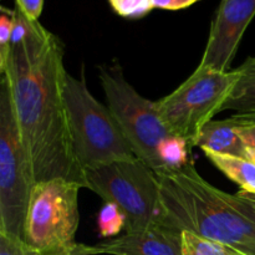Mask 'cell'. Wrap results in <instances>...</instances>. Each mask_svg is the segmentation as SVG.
<instances>
[{"label": "cell", "instance_id": "obj_1", "mask_svg": "<svg viewBox=\"0 0 255 255\" xmlns=\"http://www.w3.org/2000/svg\"><path fill=\"white\" fill-rule=\"evenodd\" d=\"M14 11L10 54L0 76L9 84L35 181L65 178L86 188L70 131L61 40L17 6Z\"/></svg>", "mask_w": 255, "mask_h": 255}, {"label": "cell", "instance_id": "obj_2", "mask_svg": "<svg viewBox=\"0 0 255 255\" xmlns=\"http://www.w3.org/2000/svg\"><path fill=\"white\" fill-rule=\"evenodd\" d=\"M157 177L169 227L255 255V212L241 197L208 183L192 161Z\"/></svg>", "mask_w": 255, "mask_h": 255}, {"label": "cell", "instance_id": "obj_3", "mask_svg": "<svg viewBox=\"0 0 255 255\" xmlns=\"http://www.w3.org/2000/svg\"><path fill=\"white\" fill-rule=\"evenodd\" d=\"M65 100L74 151L84 171L136 158L119 122L90 92L84 76L77 79L67 72Z\"/></svg>", "mask_w": 255, "mask_h": 255}, {"label": "cell", "instance_id": "obj_4", "mask_svg": "<svg viewBox=\"0 0 255 255\" xmlns=\"http://www.w3.org/2000/svg\"><path fill=\"white\" fill-rule=\"evenodd\" d=\"M85 178L87 189L121 208L127 219L126 232L168 226L158 177L137 157L87 169Z\"/></svg>", "mask_w": 255, "mask_h": 255}, {"label": "cell", "instance_id": "obj_5", "mask_svg": "<svg viewBox=\"0 0 255 255\" xmlns=\"http://www.w3.org/2000/svg\"><path fill=\"white\" fill-rule=\"evenodd\" d=\"M81 184L65 178L36 182L24 221V242L40 255H70L76 249Z\"/></svg>", "mask_w": 255, "mask_h": 255}, {"label": "cell", "instance_id": "obj_6", "mask_svg": "<svg viewBox=\"0 0 255 255\" xmlns=\"http://www.w3.org/2000/svg\"><path fill=\"white\" fill-rule=\"evenodd\" d=\"M237 79V69L219 71L198 65L173 92L154 101V106L167 129L193 148L204 126L222 112Z\"/></svg>", "mask_w": 255, "mask_h": 255}, {"label": "cell", "instance_id": "obj_7", "mask_svg": "<svg viewBox=\"0 0 255 255\" xmlns=\"http://www.w3.org/2000/svg\"><path fill=\"white\" fill-rule=\"evenodd\" d=\"M35 176L20 134L11 92L0 80V232L24 239V221Z\"/></svg>", "mask_w": 255, "mask_h": 255}, {"label": "cell", "instance_id": "obj_8", "mask_svg": "<svg viewBox=\"0 0 255 255\" xmlns=\"http://www.w3.org/2000/svg\"><path fill=\"white\" fill-rule=\"evenodd\" d=\"M100 80L107 107L119 122L133 153L158 174L162 166L157 151L162 141L173 133L162 122L154 101L134 90L125 79L120 65L100 67Z\"/></svg>", "mask_w": 255, "mask_h": 255}, {"label": "cell", "instance_id": "obj_9", "mask_svg": "<svg viewBox=\"0 0 255 255\" xmlns=\"http://www.w3.org/2000/svg\"><path fill=\"white\" fill-rule=\"evenodd\" d=\"M254 16L255 0H221L199 66L229 71Z\"/></svg>", "mask_w": 255, "mask_h": 255}, {"label": "cell", "instance_id": "obj_10", "mask_svg": "<svg viewBox=\"0 0 255 255\" xmlns=\"http://www.w3.org/2000/svg\"><path fill=\"white\" fill-rule=\"evenodd\" d=\"M87 252L89 255H182V232L159 224L87 246Z\"/></svg>", "mask_w": 255, "mask_h": 255}, {"label": "cell", "instance_id": "obj_11", "mask_svg": "<svg viewBox=\"0 0 255 255\" xmlns=\"http://www.w3.org/2000/svg\"><path fill=\"white\" fill-rule=\"evenodd\" d=\"M196 147L203 151L249 158V147L243 141L231 117L222 121L212 120L207 124L197 139Z\"/></svg>", "mask_w": 255, "mask_h": 255}, {"label": "cell", "instance_id": "obj_12", "mask_svg": "<svg viewBox=\"0 0 255 255\" xmlns=\"http://www.w3.org/2000/svg\"><path fill=\"white\" fill-rule=\"evenodd\" d=\"M237 71L238 79L222 111L231 110L237 114H253L255 112V56L248 57Z\"/></svg>", "mask_w": 255, "mask_h": 255}, {"label": "cell", "instance_id": "obj_13", "mask_svg": "<svg viewBox=\"0 0 255 255\" xmlns=\"http://www.w3.org/2000/svg\"><path fill=\"white\" fill-rule=\"evenodd\" d=\"M208 161L224 176L238 184L242 191L255 194V162L244 157L227 156L212 151H203Z\"/></svg>", "mask_w": 255, "mask_h": 255}, {"label": "cell", "instance_id": "obj_14", "mask_svg": "<svg viewBox=\"0 0 255 255\" xmlns=\"http://www.w3.org/2000/svg\"><path fill=\"white\" fill-rule=\"evenodd\" d=\"M191 149L188 143L181 137L174 136V134L167 137L164 141H162L157 151L162 166V171L158 174L178 171L187 163H189L191 159H189L188 152H191Z\"/></svg>", "mask_w": 255, "mask_h": 255}, {"label": "cell", "instance_id": "obj_15", "mask_svg": "<svg viewBox=\"0 0 255 255\" xmlns=\"http://www.w3.org/2000/svg\"><path fill=\"white\" fill-rule=\"evenodd\" d=\"M127 219L124 212L112 202H104L97 214V228L102 238H114L126 229Z\"/></svg>", "mask_w": 255, "mask_h": 255}, {"label": "cell", "instance_id": "obj_16", "mask_svg": "<svg viewBox=\"0 0 255 255\" xmlns=\"http://www.w3.org/2000/svg\"><path fill=\"white\" fill-rule=\"evenodd\" d=\"M182 255H228V247L191 232H182Z\"/></svg>", "mask_w": 255, "mask_h": 255}, {"label": "cell", "instance_id": "obj_17", "mask_svg": "<svg viewBox=\"0 0 255 255\" xmlns=\"http://www.w3.org/2000/svg\"><path fill=\"white\" fill-rule=\"evenodd\" d=\"M15 24V11L1 6L0 9V74L6 66L11 46L12 31Z\"/></svg>", "mask_w": 255, "mask_h": 255}, {"label": "cell", "instance_id": "obj_18", "mask_svg": "<svg viewBox=\"0 0 255 255\" xmlns=\"http://www.w3.org/2000/svg\"><path fill=\"white\" fill-rule=\"evenodd\" d=\"M112 10L125 19H141L154 9L152 0H109Z\"/></svg>", "mask_w": 255, "mask_h": 255}, {"label": "cell", "instance_id": "obj_19", "mask_svg": "<svg viewBox=\"0 0 255 255\" xmlns=\"http://www.w3.org/2000/svg\"><path fill=\"white\" fill-rule=\"evenodd\" d=\"M0 255H40L24 239L0 232Z\"/></svg>", "mask_w": 255, "mask_h": 255}, {"label": "cell", "instance_id": "obj_20", "mask_svg": "<svg viewBox=\"0 0 255 255\" xmlns=\"http://www.w3.org/2000/svg\"><path fill=\"white\" fill-rule=\"evenodd\" d=\"M16 5L27 17L32 20H39L44 7V0H15Z\"/></svg>", "mask_w": 255, "mask_h": 255}, {"label": "cell", "instance_id": "obj_21", "mask_svg": "<svg viewBox=\"0 0 255 255\" xmlns=\"http://www.w3.org/2000/svg\"><path fill=\"white\" fill-rule=\"evenodd\" d=\"M232 120L236 124L237 129H238L239 134L242 136L243 141L246 142L247 146L249 148L255 149V122H249V121H238V120L233 119Z\"/></svg>", "mask_w": 255, "mask_h": 255}, {"label": "cell", "instance_id": "obj_22", "mask_svg": "<svg viewBox=\"0 0 255 255\" xmlns=\"http://www.w3.org/2000/svg\"><path fill=\"white\" fill-rule=\"evenodd\" d=\"M198 1L201 0H152V4H153L154 9L176 11V10L187 9Z\"/></svg>", "mask_w": 255, "mask_h": 255}, {"label": "cell", "instance_id": "obj_23", "mask_svg": "<svg viewBox=\"0 0 255 255\" xmlns=\"http://www.w3.org/2000/svg\"><path fill=\"white\" fill-rule=\"evenodd\" d=\"M237 196L241 197L242 199H243L244 202H247V203L249 204V206L253 208V211L255 212V194L253 193H248V192H244V191H241L237 193Z\"/></svg>", "mask_w": 255, "mask_h": 255}, {"label": "cell", "instance_id": "obj_24", "mask_svg": "<svg viewBox=\"0 0 255 255\" xmlns=\"http://www.w3.org/2000/svg\"><path fill=\"white\" fill-rule=\"evenodd\" d=\"M232 117L236 120H238V121L255 122V112H253V114H236V115H233Z\"/></svg>", "mask_w": 255, "mask_h": 255}, {"label": "cell", "instance_id": "obj_25", "mask_svg": "<svg viewBox=\"0 0 255 255\" xmlns=\"http://www.w3.org/2000/svg\"><path fill=\"white\" fill-rule=\"evenodd\" d=\"M70 255H89L87 246H85V244H77L76 249H75Z\"/></svg>", "mask_w": 255, "mask_h": 255}, {"label": "cell", "instance_id": "obj_26", "mask_svg": "<svg viewBox=\"0 0 255 255\" xmlns=\"http://www.w3.org/2000/svg\"><path fill=\"white\" fill-rule=\"evenodd\" d=\"M228 255H249V254H246V253H243V252L236 251V249L228 248Z\"/></svg>", "mask_w": 255, "mask_h": 255}, {"label": "cell", "instance_id": "obj_27", "mask_svg": "<svg viewBox=\"0 0 255 255\" xmlns=\"http://www.w3.org/2000/svg\"><path fill=\"white\" fill-rule=\"evenodd\" d=\"M249 159H252V161L255 162V149L249 148Z\"/></svg>", "mask_w": 255, "mask_h": 255}]
</instances>
